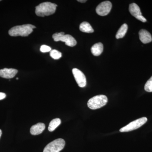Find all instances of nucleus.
<instances>
[{"instance_id": "1", "label": "nucleus", "mask_w": 152, "mask_h": 152, "mask_svg": "<svg viewBox=\"0 0 152 152\" xmlns=\"http://www.w3.org/2000/svg\"><path fill=\"white\" fill-rule=\"evenodd\" d=\"M57 7L56 4L49 2L42 3L36 7V14L39 17L50 15L55 13Z\"/></svg>"}, {"instance_id": "2", "label": "nucleus", "mask_w": 152, "mask_h": 152, "mask_svg": "<svg viewBox=\"0 0 152 152\" xmlns=\"http://www.w3.org/2000/svg\"><path fill=\"white\" fill-rule=\"evenodd\" d=\"M36 28L34 26L26 24L16 26L9 30V34L12 37H28L33 31V29Z\"/></svg>"}, {"instance_id": "3", "label": "nucleus", "mask_w": 152, "mask_h": 152, "mask_svg": "<svg viewBox=\"0 0 152 152\" xmlns=\"http://www.w3.org/2000/svg\"><path fill=\"white\" fill-rule=\"evenodd\" d=\"M108 99L104 95H97L90 99L88 102V106L91 110H96L105 105Z\"/></svg>"}, {"instance_id": "4", "label": "nucleus", "mask_w": 152, "mask_h": 152, "mask_svg": "<svg viewBox=\"0 0 152 152\" xmlns=\"http://www.w3.org/2000/svg\"><path fill=\"white\" fill-rule=\"evenodd\" d=\"M53 38L55 42L61 41L64 42L68 46L74 47L77 45V41L72 36L70 35L65 34V33L63 32L54 34Z\"/></svg>"}, {"instance_id": "5", "label": "nucleus", "mask_w": 152, "mask_h": 152, "mask_svg": "<svg viewBox=\"0 0 152 152\" xmlns=\"http://www.w3.org/2000/svg\"><path fill=\"white\" fill-rule=\"evenodd\" d=\"M65 145V142L63 139H58L48 144L45 147L43 152H59Z\"/></svg>"}, {"instance_id": "6", "label": "nucleus", "mask_w": 152, "mask_h": 152, "mask_svg": "<svg viewBox=\"0 0 152 152\" xmlns=\"http://www.w3.org/2000/svg\"><path fill=\"white\" fill-rule=\"evenodd\" d=\"M147 121L148 119L146 117H143L138 119L135 120L128 124L126 126L121 128L120 130V132H129L134 130L137 129L142 126L144 124H145Z\"/></svg>"}, {"instance_id": "7", "label": "nucleus", "mask_w": 152, "mask_h": 152, "mask_svg": "<svg viewBox=\"0 0 152 152\" xmlns=\"http://www.w3.org/2000/svg\"><path fill=\"white\" fill-rule=\"evenodd\" d=\"M112 8V3L109 1H105L100 3L96 8V12L99 15L104 16L110 12Z\"/></svg>"}, {"instance_id": "8", "label": "nucleus", "mask_w": 152, "mask_h": 152, "mask_svg": "<svg viewBox=\"0 0 152 152\" xmlns=\"http://www.w3.org/2000/svg\"><path fill=\"white\" fill-rule=\"evenodd\" d=\"M129 11L131 15L136 18V19L143 23H145L147 21L146 19L142 15L140 8L135 3H132L129 5Z\"/></svg>"}, {"instance_id": "9", "label": "nucleus", "mask_w": 152, "mask_h": 152, "mask_svg": "<svg viewBox=\"0 0 152 152\" xmlns=\"http://www.w3.org/2000/svg\"><path fill=\"white\" fill-rule=\"evenodd\" d=\"M72 73L79 86L81 88H84L86 86L87 82L84 74L81 71L76 68L73 69Z\"/></svg>"}, {"instance_id": "10", "label": "nucleus", "mask_w": 152, "mask_h": 152, "mask_svg": "<svg viewBox=\"0 0 152 152\" xmlns=\"http://www.w3.org/2000/svg\"><path fill=\"white\" fill-rule=\"evenodd\" d=\"M18 72L16 69L4 68L0 70V77L4 78H12L16 75Z\"/></svg>"}, {"instance_id": "11", "label": "nucleus", "mask_w": 152, "mask_h": 152, "mask_svg": "<svg viewBox=\"0 0 152 152\" xmlns=\"http://www.w3.org/2000/svg\"><path fill=\"white\" fill-rule=\"evenodd\" d=\"M139 37L143 44L149 43L152 41L151 35L147 30L142 29L139 31Z\"/></svg>"}, {"instance_id": "12", "label": "nucleus", "mask_w": 152, "mask_h": 152, "mask_svg": "<svg viewBox=\"0 0 152 152\" xmlns=\"http://www.w3.org/2000/svg\"><path fill=\"white\" fill-rule=\"evenodd\" d=\"M45 129V125L43 123H39L34 125L30 129V133L33 135L42 134Z\"/></svg>"}, {"instance_id": "13", "label": "nucleus", "mask_w": 152, "mask_h": 152, "mask_svg": "<svg viewBox=\"0 0 152 152\" xmlns=\"http://www.w3.org/2000/svg\"><path fill=\"white\" fill-rule=\"evenodd\" d=\"M103 45L101 42L95 44L91 48V51L94 56H100L103 51Z\"/></svg>"}, {"instance_id": "14", "label": "nucleus", "mask_w": 152, "mask_h": 152, "mask_svg": "<svg viewBox=\"0 0 152 152\" xmlns=\"http://www.w3.org/2000/svg\"><path fill=\"white\" fill-rule=\"evenodd\" d=\"M80 30L82 32L87 33H92L94 32V29L92 27L89 23L83 22L80 26Z\"/></svg>"}, {"instance_id": "15", "label": "nucleus", "mask_w": 152, "mask_h": 152, "mask_svg": "<svg viewBox=\"0 0 152 152\" xmlns=\"http://www.w3.org/2000/svg\"><path fill=\"white\" fill-rule=\"evenodd\" d=\"M128 28V25L126 24L125 23L122 25L117 32L116 34V38L117 39H119L124 37L127 31Z\"/></svg>"}, {"instance_id": "16", "label": "nucleus", "mask_w": 152, "mask_h": 152, "mask_svg": "<svg viewBox=\"0 0 152 152\" xmlns=\"http://www.w3.org/2000/svg\"><path fill=\"white\" fill-rule=\"evenodd\" d=\"M61 124V120L60 118H56L54 119H53L50 123L48 127V130L50 132H53Z\"/></svg>"}, {"instance_id": "17", "label": "nucleus", "mask_w": 152, "mask_h": 152, "mask_svg": "<svg viewBox=\"0 0 152 152\" xmlns=\"http://www.w3.org/2000/svg\"><path fill=\"white\" fill-rule=\"evenodd\" d=\"M50 56L54 59L58 60L62 57V54L58 51L53 50L50 52Z\"/></svg>"}, {"instance_id": "18", "label": "nucleus", "mask_w": 152, "mask_h": 152, "mask_svg": "<svg viewBox=\"0 0 152 152\" xmlns=\"http://www.w3.org/2000/svg\"><path fill=\"white\" fill-rule=\"evenodd\" d=\"M145 90L148 92H152V76L146 83Z\"/></svg>"}, {"instance_id": "19", "label": "nucleus", "mask_w": 152, "mask_h": 152, "mask_svg": "<svg viewBox=\"0 0 152 152\" xmlns=\"http://www.w3.org/2000/svg\"><path fill=\"white\" fill-rule=\"evenodd\" d=\"M51 51V48L48 46L46 45H43L41 46L40 48V51L42 53H47V52H50Z\"/></svg>"}, {"instance_id": "20", "label": "nucleus", "mask_w": 152, "mask_h": 152, "mask_svg": "<svg viewBox=\"0 0 152 152\" xmlns=\"http://www.w3.org/2000/svg\"><path fill=\"white\" fill-rule=\"evenodd\" d=\"M6 95L5 93L0 92V100L4 99L6 98Z\"/></svg>"}, {"instance_id": "21", "label": "nucleus", "mask_w": 152, "mask_h": 152, "mask_svg": "<svg viewBox=\"0 0 152 152\" xmlns=\"http://www.w3.org/2000/svg\"><path fill=\"white\" fill-rule=\"evenodd\" d=\"M78 1L79 2H81V3H85L87 1H86V0H78V1Z\"/></svg>"}, {"instance_id": "22", "label": "nucleus", "mask_w": 152, "mask_h": 152, "mask_svg": "<svg viewBox=\"0 0 152 152\" xmlns=\"http://www.w3.org/2000/svg\"><path fill=\"white\" fill-rule=\"evenodd\" d=\"M2 135V131L0 129V138H1V136Z\"/></svg>"}, {"instance_id": "23", "label": "nucleus", "mask_w": 152, "mask_h": 152, "mask_svg": "<svg viewBox=\"0 0 152 152\" xmlns=\"http://www.w3.org/2000/svg\"><path fill=\"white\" fill-rule=\"evenodd\" d=\"M18 78H17V80H18Z\"/></svg>"}, {"instance_id": "24", "label": "nucleus", "mask_w": 152, "mask_h": 152, "mask_svg": "<svg viewBox=\"0 0 152 152\" xmlns=\"http://www.w3.org/2000/svg\"><path fill=\"white\" fill-rule=\"evenodd\" d=\"M0 1H1V0H0Z\"/></svg>"}]
</instances>
